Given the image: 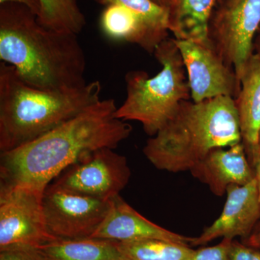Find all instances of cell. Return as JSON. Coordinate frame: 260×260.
Instances as JSON below:
<instances>
[{"label":"cell","instance_id":"6da1fadb","mask_svg":"<svg viewBox=\"0 0 260 260\" xmlns=\"http://www.w3.org/2000/svg\"><path fill=\"white\" fill-rule=\"evenodd\" d=\"M113 99H104L23 146L0 154V188L24 186L42 191L82 155L115 149L133 128L116 117Z\"/></svg>","mask_w":260,"mask_h":260},{"label":"cell","instance_id":"7a4b0ae2","mask_svg":"<svg viewBox=\"0 0 260 260\" xmlns=\"http://www.w3.org/2000/svg\"><path fill=\"white\" fill-rule=\"evenodd\" d=\"M0 60L26 83L61 90L86 84V56L78 35L46 28L25 5H0Z\"/></svg>","mask_w":260,"mask_h":260},{"label":"cell","instance_id":"3957f363","mask_svg":"<svg viewBox=\"0 0 260 260\" xmlns=\"http://www.w3.org/2000/svg\"><path fill=\"white\" fill-rule=\"evenodd\" d=\"M99 80L78 88L32 86L14 67L0 62V152L10 151L47 134L102 100Z\"/></svg>","mask_w":260,"mask_h":260},{"label":"cell","instance_id":"277c9868","mask_svg":"<svg viewBox=\"0 0 260 260\" xmlns=\"http://www.w3.org/2000/svg\"><path fill=\"white\" fill-rule=\"evenodd\" d=\"M242 142L236 101L219 96L181 103L165 126L149 138L143 153L158 170L190 171L212 150Z\"/></svg>","mask_w":260,"mask_h":260},{"label":"cell","instance_id":"5b68a950","mask_svg":"<svg viewBox=\"0 0 260 260\" xmlns=\"http://www.w3.org/2000/svg\"><path fill=\"white\" fill-rule=\"evenodd\" d=\"M162 65L153 78L142 70L126 73V98L115 116L124 121H136L148 136H155L177 108L191 96L186 68L175 39H165L153 53Z\"/></svg>","mask_w":260,"mask_h":260},{"label":"cell","instance_id":"8992f818","mask_svg":"<svg viewBox=\"0 0 260 260\" xmlns=\"http://www.w3.org/2000/svg\"><path fill=\"white\" fill-rule=\"evenodd\" d=\"M114 150L104 148L84 153L52 184L96 199L112 200L126 187L131 177L126 157Z\"/></svg>","mask_w":260,"mask_h":260},{"label":"cell","instance_id":"52a82bcc","mask_svg":"<svg viewBox=\"0 0 260 260\" xmlns=\"http://www.w3.org/2000/svg\"><path fill=\"white\" fill-rule=\"evenodd\" d=\"M259 25L260 0H229L210 25L212 45L239 80L254 54Z\"/></svg>","mask_w":260,"mask_h":260},{"label":"cell","instance_id":"ba28073f","mask_svg":"<svg viewBox=\"0 0 260 260\" xmlns=\"http://www.w3.org/2000/svg\"><path fill=\"white\" fill-rule=\"evenodd\" d=\"M43 210L48 232L59 239L91 237L111 207L103 200L49 184L43 195Z\"/></svg>","mask_w":260,"mask_h":260},{"label":"cell","instance_id":"9c48e42d","mask_svg":"<svg viewBox=\"0 0 260 260\" xmlns=\"http://www.w3.org/2000/svg\"><path fill=\"white\" fill-rule=\"evenodd\" d=\"M44 191L24 186L0 188V249L13 245L40 247L59 239L46 226Z\"/></svg>","mask_w":260,"mask_h":260},{"label":"cell","instance_id":"30bf717a","mask_svg":"<svg viewBox=\"0 0 260 260\" xmlns=\"http://www.w3.org/2000/svg\"><path fill=\"white\" fill-rule=\"evenodd\" d=\"M175 42L185 66L192 102L219 96L237 99L241 90L240 80L213 45L177 39Z\"/></svg>","mask_w":260,"mask_h":260},{"label":"cell","instance_id":"8fae6325","mask_svg":"<svg viewBox=\"0 0 260 260\" xmlns=\"http://www.w3.org/2000/svg\"><path fill=\"white\" fill-rule=\"evenodd\" d=\"M226 201L219 218L190 246H203L218 238L246 240L260 219V198L256 177L244 185L232 184L227 188Z\"/></svg>","mask_w":260,"mask_h":260},{"label":"cell","instance_id":"7c38bea8","mask_svg":"<svg viewBox=\"0 0 260 260\" xmlns=\"http://www.w3.org/2000/svg\"><path fill=\"white\" fill-rule=\"evenodd\" d=\"M91 237L119 242L157 239L189 246L192 240L150 221L119 194L111 200L109 213Z\"/></svg>","mask_w":260,"mask_h":260},{"label":"cell","instance_id":"4fadbf2b","mask_svg":"<svg viewBox=\"0 0 260 260\" xmlns=\"http://www.w3.org/2000/svg\"><path fill=\"white\" fill-rule=\"evenodd\" d=\"M191 175L218 197L232 184L244 185L255 178L242 142L229 148H215L190 169Z\"/></svg>","mask_w":260,"mask_h":260},{"label":"cell","instance_id":"5bb4252c","mask_svg":"<svg viewBox=\"0 0 260 260\" xmlns=\"http://www.w3.org/2000/svg\"><path fill=\"white\" fill-rule=\"evenodd\" d=\"M241 90L235 99L242 142L254 169L260 138V54L254 53L240 78Z\"/></svg>","mask_w":260,"mask_h":260},{"label":"cell","instance_id":"9a60e30c","mask_svg":"<svg viewBox=\"0 0 260 260\" xmlns=\"http://www.w3.org/2000/svg\"><path fill=\"white\" fill-rule=\"evenodd\" d=\"M216 0H175L170 11V30L177 40L212 45L210 23Z\"/></svg>","mask_w":260,"mask_h":260},{"label":"cell","instance_id":"2e32d148","mask_svg":"<svg viewBox=\"0 0 260 260\" xmlns=\"http://www.w3.org/2000/svg\"><path fill=\"white\" fill-rule=\"evenodd\" d=\"M101 25L105 35L112 40L137 44L150 54H153L157 48L144 22L122 5L106 7L101 18Z\"/></svg>","mask_w":260,"mask_h":260},{"label":"cell","instance_id":"e0dca14e","mask_svg":"<svg viewBox=\"0 0 260 260\" xmlns=\"http://www.w3.org/2000/svg\"><path fill=\"white\" fill-rule=\"evenodd\" d=\"M40 248L51 260H124L119 242L110 239H58Z\"/></svg>","mask_w":260,"mask_h":260},{"label":"cell","instance_id":"ac0fdd59","mask_svg":"<svg viewBox=\"0 0 260 260\" xmlns=\"http://www.w3.org/2000/svg\"><path fill=\"white\" fill-rule=\"evenodd\" d=\"M39 23L46 28L58 31L78 34L85 27V15L78 0H39Z\"/></svg>","mask_w":260,"mask_h":260},{"label":"cell","instance_id":"d6986e66","mask_svg":"<svg viewBox=\"0 0 260 260\" xmlns=\"http://www.w3.org/2000/svg\"><path fill=\"white\" fill-rule=\"evenodd\" d=\"M118 242L124 260H191L195 253L189 246L157 239Z\"/></svg>","mask_w":260,"mask_h":260},{"label":"cell","instance_id":"ffe728a7","mask_svg":"<svg viewBox=\"0 0 260 260\" xmlns=\"http://www.w3.org/2000/svg\"><path fill=\"white\" fill-rule=\"evenodd\" d=\"M99 4L119 5L136 13L144 22L157 47L168 39L170 31V12L152 0H95Z\"/></svg>","mask_w":260,"mask_h":260},{"label":"cell","instance_id":"44dd1931","mask_svg":"<svg viewBox=\"0 0 260 260\" xmlns=\"http://www.w3.org/2000/svg\"><path fill=\"white\" fill-rule=\"evenodd\" d=\"M0 260H51L40 247L13 245L0 249Z\"/></svg>","mask_w":260,"mask_h":260},{"label":"cell","instance_id":"7402d4cb","mask_svg":"<svg viewBox=\"0 0 260 260\" xmlns=\"http://www.w3.org/2000/svg\"><path fill=\"white\" fill-rule=\"evenodd\" d=\"M232 240L223 239L217 245L195 250L191 260H229V250Z\"/></svg>","mask_w":260,"mask_h":260},{"label":"cell","instance_id":"603a6c76","mask_svg":"<svg viewBox=\"0 0 260 260\" xmlns=\"http://www.w3.org/2000/svg\"><path fill=\"white\" fill-rule=\"evenodd\" d=\"M229 260H260V249L233 239L229 250Z\"/></svg>","mask_w":260,"mask_h":260},{"label":"cell","instance_id":"cb8c5ba5","mask_svg":"<svg viewBox=\"0 0 260 260\" xmlns=\"http://www.w3.org/2000/svg\"><path fill=\"white\" fill-rule=\"evenodd\" d=\"M5 3H16V4L25 5L37 17L40 13V4L39 0H0V4H5Z\"/></svg>","mask_w":260,"mask_h":260},{"label":"cell","instance_id":"d4e9b609","mask_svg":"<svg viewBox=\"0 0 260 260\" xmlns=\"http://www.w3.org/2000/svg\"><path fill=\"white\" fill-rule=\"evenodd\" d=\"M244 242L246 245L260 249V223L256 225L251 235Z\"/></svg>","mask_w":260,"mask_h":260},{"label":"cell","instance_id":"484cf974","mask_svg":"<svg viewBox=\"0 0 260 260\" xmlns=\"http://www.w3.org/2000/svg\"><path fill=\"white\" fill-rule=\"evenodd\" d=\"M155 4L160 5L162 8H166L169 12L172 10L173 7H174L175 0H152Z\"/></svg>","mask_w":260,"mask_h":260},{"label":"cell","instance_id":"4316f807","mask_svg":"<svg viewBox=\"0 0 260 260\" xmlns=\"http://www.w3.org/2000/svg\"><path fill=\"white\" fill-rule=\"evenodd\" d=\"M254 172H255V177L257 181L258 189H259V198H260V158L256 160L255 165L254 167Z\"/></svg>","mask_w":260,"mask_h":260},{"label":"cell","instance_id":"83f0119b","mask_svg":"<svg viewBox=\"0 0 260 260\" xmlns=\"http://www.w3.org/2000/svg\"><path fill=\"white\" fill-rule=\"evenodd\" d=\"M256 49H257V51H256V53H259L260 54V39L258 41L257 43V46H256Z\"/></svg>","mask_w":260,"mask_h":260},{"label":"cell","instance_id":"f1b7e54d","mask_svg":"<svg viewBox=\"0 0 260 260\" xmlns=\"http://www.w3.org/2000/svg\"><path fill=\"white\" fill-rule=\"evenodd\" d=\"M260 158V138H259V147H258V155H257V158H256V160H257V159ZM256 164V162H255Z\"/></svg>","mask_w":260,"mask_h":260}]
</instances>
